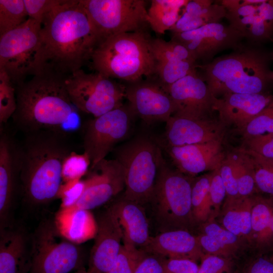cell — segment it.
I'll return each instance as SVG.
<instances>
[{
  "label": "cell",
  "mask_w": 273,
  "mask_h": 273,
  "mask_svg": "<svg viewBox=\"0 0 273 273\" xmlns=\"http://www.w3.org/2000/svg\"><path fill=\"white\" fill-rule=\"evenodd\" d=\"M40 37L47 68L65 75L81 69L99 43L80 0H56L42 21Z\"/></svg>",
  "instance_id": "cell-1"
},
{
  "label": "cell",
  "mask_w": 273,
  "mask_h": 273,
  "mask_svg": "<svg viewBox=\"0 0 273 273\" xmlns=\"http://www.w3.org/2000/svg\"><path fill=\"white\" fill-rule=\"evenodd\" d=\"M66 76L47 68L16 85L17 109L12 118L19 130L25 134L40 130L66 133L68 123L78 121L79 111L66 89Z\"/></svg>",
  "instance_id": "cell-2"
},
{
  "label": "cell",
  "mask_w": 273,
  "mask_h": 273,
  "mask_svg": "<svg viewBox=\"0 0 273 273\" xmlns=\"http://www.w3.org/2000/svg\"><path fill=\"white\" fill-rule=\"evenodd\" d=\"M25 135L20 145L23 197L31 205L46 204L57 198L63 164L73 151L64 132L40 130Z\"/></svg>",
  "instance_id": "cell-3"
},
{
  "label": "cell",
  "mask_w": 273,
  "mask_h": 273,
  "mask_svg": "<svg viewBox=\"0 0 273 273\" xmlns=\"http://www.w3.org/2000/svg\"><path fill=\"white\" fill-rule=\"evenodd\" d=\"M202 77L216 98L228 93H265L269 71L265 56L258 50L241 44L231 53L197 65Z\"/></svg>",
  "instance_id": "cell-4"
},
{
  "label": "cell",
  "mask_w": 273,
  "mask_h": 273,
  "mask_svg": "<svg viewBox=\"0 0 273 273\" xmlns=\"http://www.w3.org/2000/svg\"><path fill=\"white\" fill-rule=\"evenodd\" d=\"M144 30L109 37L94 50L90 60L96 72L129 83L155 74L152 41Z\"/></svg>",
  "instance_id": "cell-5"
},
{
  "label": "cell",
  "mask_w": 273,
  "mask_h": 273,
  "mask_svg": "<svg viewBox=\"0 0 273 273\" xmlns=\"http://www.w3.org/2000/svg\"><path fill=\"white\" fill-rule=\"evenodd\" d=\"M115 153L123 170V198L142 205L150 202L165 161L160 148L150 139L142 136L119 147Z\"/></svg>",
  "instance_id": "cell-6"
},
{
  "label": "cell",
  "mask_w": 273,
  "mask_h": 273,
  "mask_svg": "<svg viewBox=\"0 0 273 273\" xmlns=\"http://www.w3.org/2000/svg\"><path fill=\"white\" fill-rule=\"evenodd\" d=\"M41 24L28 18L15 29L0 35V69L16 85L29 75L47 68L40 37Z\"/></svg>",
  "instance_id": "cell-7"
},
{
  "label": "cell",
  "mask_w": 273,
  "mask_h": 273,
  "mask_svg": "<svg viewBox=\"0 0 273 273\" xmlns=\"http://www.w3.org/2000/svg\"><path fill=\"white\" fill-rule=\"evenodd\" d=\"M193 179L170 168L165 161L159 172L150 202L163 231L186 230L195 222L192 211Z\"/></svg>",
  "instance_id": "cell-8"
},
{
  "label": "cell",
  "mask_w": 273,
  "mask_h": 273,
  "mask_svg": "<svg viewBox=\"0 0 273 273\" xmlns=\"http://www.w3.org/2000/svg\"><path fill=\"white\" fill-rule=\"evenodd\" d=\"M65 82L75 108L94 117L123 105L125 85L101 73H86L80 69L67 75Z\"/></svg>",
  "instance_id": "cell-9"
},
{
  "label": "cell",
  "mask_w": 273,
  "mask_h": 273,
  "mask_svg": "<svg viewBox=\"0 0 273 273\" xmlns=\"http://www.w3.org/2000/svg\"><path fill=\"white\" fill-rule=\"evenodd\" d=\"M31 254L28 273H72L82 267L79 245L63 238L49 222L36 230Z\"/></svg>",
  "instance_id": "cell-10"
},
{
  "label": "cell",
  "mask_w": 273,
  "mask_h": 273,
  "mask_svg": "<svg viewBox=\"0 0 273 273\" xmlns=\"http://www.w3.org/2000/svg\"><path fill=\"white\" fill-rule=\"evenodd\" d=\"M80 1L97 34L98 44L117 34L144 30L148 24L143 0Z\"/></svg>",
  "instance_id": "cell-11"
},
{
  "label": "cell",
  "mask_w": 273,
  "mask_h": 273,
  "mask_svg": "<svg viewBox=\"0 0 273 273\" xmlns=\"http://www.w3.org/2000/svg\"><path fill=\"white\" fill-rule=\"evenodd\" d=\"M135 116L129 105H124L88 120L83 136L84 152L94 168L123 140L131 128Z\"/></svg>",
  "instance_id": "cell-12"
},
{
  "label": "cell",
  "mask_w": 273,
  "mask_h": 273,
  "mask_svg": "<svg viewBox=\"0 0 273 273\" xmlns=\"http://www.w3.org/2000/svg\"><path fill=\"white\" fill-rule=\"evenodd\" d=\"M243 38L242 34L230 25L216 22L193 30L172 34L171 40L184 45L197 61L201 60L206 64L213 60L220 51L239 48Z\"/></svg>",
  "instance_id": "cell-13"
},
{
  "label": "cell",
  "mask_w": 273,
  "mask_h": 273,
  "mask_svg": "<svg viewBox=\"0 0 273 273\" xmlns=\"http://www.w3.org/2000/svg\"><path fill=\"white\" fill-rule=\"evenodd\" d=\"M125 98L135 116L147 122H166L176 111L169 94L157 82L140 80L129 83Z\"/></svg>",
  "instance_id": "cell-14"
},
{
  "label": "cell",
  "mask_w": 273,
  "mask_h": 273,
  "mask_svg": "<svg viewBox=\"0 0 273 273\" xmlns=\"http://www.w3.org/2000/svg\"><path fill=\"white\" fill-rule=\"evenodd\" d=\"M85 178L86 188L72 207L90 210L100 207L125 188L123 170L116 159H105L98 163Z\"/></svg>",
  "instance_id": "cell-15"
},
{
  "label": "cell",
  "mask_w": 273,
  "mask_h": 273,
  "mask_svg": "<svg viewBox=\"0 0 273 273\" xmlns=\"http://www.w3.org/2000/svg\"><path fill=\"white\" fill-rule=\"evenodd\" d=\"M98 231L91 249L87 273H108L122 245L121 226L111 206L97 220Z\"/></svg>",
  "instance_id": "cell-16"
},
{
  "label": "cell",
  "mask_w": 273,
  "mask_h": 273,
  "mask_svg": "<svg viewBox=\"0 0 273 273\" xmlns=\"http://www.w3.org/2000/svg\"><path fill=\"white\" fill-rule=\"evenodd\" d=\"M174 102L175 113L197 118H211L216 99L198 73L188 75L166 90Z\"/></svg>",
  "instance_id": "cell-17"
},
{
  "label": "cell",
  "mask_w": 273,
  "mask_h": 273,
  "mask_svg": "<svg viewBox=\"0 0 273 273\" xmlns=\"http://www.w3.org/2000/svg\"><path fill=\"white\" fill-rule=\"evenodd\" d=\"M167 146L179 147L222 141L223 125L211 118H197L177 113L166 122Z\"/></svg>",
  "instance_id": "cell-18"
},
{
  "label": "cell",
  "mask_w": 273,
  "mask_h": 273,
  "mask_svg": "<svg viewBox=\"0 0 273 273\" xmlns=\"http://www.w3.org/2000/svg\"><path fill=\"white\" fill-rule=\"evenodd\" d=\"M165 148L176 169L189 176L215 170L225 157L222 141Z\"/></svg>",
  "instance_id": "cell-19"
},
{
  "label": "cell",
  "mask_w": 273,
  "mask_h": 273,
  "mask_svg": "<svg viewBox=\"0 0 273 273\" xmlns=\"http://www.w3.org/2000/svg\"><path fill=\"white\" fill-rule=\"evenodd\" d=\"M273 96L259 94L228 93L216 98L213 107L223 124L233 125L242 129L251 120L268 107Z\"/></svg>",
  "instance_id": "cell-20"
},
{
  "label": "cell",
  "mask_w": 273,
  "mask_h": 273,
  "mask_svg": "<svg viewBox=\"0 0 273 273\" xmlns=\"http://www.w3.org/2000/svg\"><path fill=\"white\" fill-rule=\"evenodd\" d=\"M0 136V222L6 228L20 172V149L10 135L1 131Z\"/></svg>",
  "instance_id": "cell-21"
},
{
  "label": "cell",
  "mask_w": 273,
  "mask_h": 273,
  "mask_svg": "<svg viewBox=\"0 0 273 273\" xmlns=\"http://www.w3.org/2000/svg\"><path fill=\"white\" fill-rule=\"evenodd\" d=\"M142 249L148 253L164 258L189 259L196 261L201 260L206 254L197 237L186 230L161 232L157 235L151 237Z\"/></svg>",
  "instance_id": "cell-22"
},
{
  "label": "cell",
  "mask_w": 273,
  "mask_h": 273,
  "mask_svg": "<svg viewBox=\"0 0 273 273\" xmlns=\"http://www.w3.org/2000/svg\"><path fill=\"white\" fill-rule=\"evenodd\" d=\"M111 206L122 230L123 244L143 249L151 236L148 219L142 205L122 198Z\"/></svg>",
  "instance_id": "cell-23"
},
{
  "label": "cell",
  "mask_w": 273,
  "mask_h": 273,
  "mask_svg": "<svg viewBox=\"0 0 273 273\" xmlns=\"http://www.w3.org/2000/svg\"><path fill=\"white\" fill-rule=\"evenodd\" d=\"M54 224L63 238L77 245L94 239L98 231L97 220L90 210L75 207L60 208Z\"/></svg>",
  "instance_id": "cell-24"
},
{
  "label": "cell",
  "mask_w": 273,
  "mask_h": 273,
  "mask_svg": "<svg viewBox=\"0 0 273 273\" xmlns=\"http://www.w3.org/2000/svg\"><path fill=\"white\" fill-rule=\"evenodd\" d=\"M184 8L179 19L170 30L172 34L189 31L207 24L219 22L226 15L224 6L214 4L212 1H188Z\"/></svg>",
  "instance_id": "cell-25"
},
{
  "label": "cell",
  "mask_w": 273,
  "mask_h": 273,
  "mask_svg": "<svg viewBox=\"0 0 273 273\" xmlns=\"http://www.w3.org/2000/svg\"><path fill=\"white\" fill-rule=\"evenodd\" d=\"M253 198L225 199L221 211L222 226L238 237L251 238Z\"/></svg>",
  "instance_id": "cell-26"
},
{
  "label": "cell",
  "mask_w": 273,
  "mask_h": 273,
  "mask_svg": "<svg viewBox=\"0 0 273 273\" xmlns=\"http://www.w3.org/2000/svg\"><path fill=\"white\" fill-rule=\"evenodd\" d=\"M25 253V238L22 232L1 229L0 273H23Z\"/></svg>",
  "instance_id": "cell-27"
},
{
  "label": "cell",
  "mask_w": 273,
  "mask_h": 273,
  "mask_svg": "<svg viewBox=\"0 0 273 273\" xmlns=\"http://www.w3.org/2000/svg\"><path fill=\"white\" fill-rule=\"evenodd\" d=\"M197 238L203 252L206 254L225 258L236 249L239 238L213 220L204 223L203 233Z\"/></svg>",
  "instance_id": "cell-28"
},
{
  "label": "cell",
  "mask_w": 273,
  "mask_h": 273,
  "mask_svg": "<svg viewBox=\"0 0 273 273\" xmlns=\"http://www.w3.org/2000/svg\"><path fill=\"white\" fill-rule=\"evenodd\" d=\"M188 1L152 0L147 10V22L153 30L162 34L170 30L179 19V12Z\"/></svg>",
  "instance_id": "cell-29"
},
{
  "label": "cell",
  "mask_w": 273,
  "mask_h": 273,
  "mask_svg": "<svg viewBox=\"0 0 273 273\" xmlns=\"http://www.w3.org/2000/svg\"><path fill=\"white\" fill-rule=\"evenodd\" d=\"M212 171L192 180V211L195 222H205L210 219L208 197Z\"/></svg>",
  "instance_id": "cell-30"
},
{
  "label": "cell",
  "mask_w": 273,
  "mask_h": 273,
  "mask_svg": "<svg viewBox=\"0 0 273 273\" xmlns=\"http://www.w3.org/2000/svg\"><path fill=\"white\" fill-rule=\"evenodd\" d=\"M232 154L239 197H250L257 189L252 160L244 149L239 150Z\"/></svg>",
  "instance_id": "cell-31"
},
{
  "label": "cell",
  "mask_w": 273,
  "mask_h": 273,
  "mask_svg": "<svg viewBox=\"0 0 273 273\" xmlns=\"http://www.w3.org/2000/svg\"><path fill=\"white\" fill-rule=\"evenodd\" d=\"M196 63L185 61L156 62L155 74L166 90L171 84L190 74L198 73Z\"/></svg>",
  "instance_id": "cell-32"
},
{
  "label": "cell",
  "mask_w": 273,
  "mask_h": 273,
  "mask_svg": "<svg viewBox=\"0 0 273 273\" xmlns=\"http://www.w3.org/2000/svg\"><path fill=\"white\" fill-rule=\"evenodd\" d=\"M152 51L156 62L185 61L196 63L193 54L184 45L172 40L152 39Z\"/></svg>",
  "instance_id": "cell-33"
},
{
  "label": "cell",
  "mask_w": 273,
  "mask_h": 273,
  "mask_svg": "<svg viewBox=\"0 0 273 273\" xmlns=\"http://www.w3.org/2000/svg\"><path fill=\"white\" fill-rule=\"evenodd\" d=\"M27 16L24 0H0V35L21 25Z\"/></svg>",
  "instance_id": "cell-34"
},
{
  "label": "cell",
  "mask_w": 273,
  "mask_h": 273,
  "mask_svg": "<svg viewBox=\"0 0 273 273\" xmlns=\"http://www.w3.org/2000/svg\"><path fill=\"white\" fill-rule=\"evenodd\" d=\"M253 164L257 189L273 197V160L244 149Z\"/></svg>",
  "instance_id": "cell-35"
},
{
  "label": "cell",
  "mask_w": 273,
  "mask_h": 273,
  "mask_svg": "<svg viewBox=\"0 0 273 273\" xmlns=\"http://www.w3.org/2000/svg\"><path fill=\"white\" fill-rule=\"evenodd\" d=\"M17 109L16 88L10 76L0 69V125L7 123Z\"/></svg>",
  "instance_id": "cell-36"
},
{
  "label": "cell",
  "mask_w": 273,
  "mask_h": 273,
  "mask_svg": "<svg viewBox=\"0 0 273 273\" xmlns=\"http://www.w3.org/2000/svg\"><path fill=\"white\" fill-rule=\"evenodd\" d=\"M148 254L142 249L122 244L119 254L108 273H134Z\"/></svg>",
  "instance_id": "cell-37"
},
{
  "label": "cell",
  "mask_w": 273,
  "mask_h": 273,
  "mask_svg": "<svg viewBox=\"0 0 273 273\" xmlns=\"http://www.w3.org/2000/svg\"><path fill=\"white\" fill-rule=\"evenodd\" d=\"M273 215V197L253 198L251 240L264 230Z\"/></svg>",
  "instance_id": "cell-38"
},
{
  "label": "cell",
  "mask_w": 273,
  "mask_h": 273,
  "mask_svg": "<svg viewBox=\"0 0 273 273\" xmlns=\"http://www.w3.org/2000/svg\"><path fill=\"white\" fill-rule=\"evenodd\" d=\"M240 130L245 140L273 134V106L271 103Z\"/></svg>",
  "instance_id": "cell-39"
},
{
  "label": "cell",
  "mask_w": 273,
  "mask_h": 273,
  "mask_svg": "<svg viewBox=\"0 0 273 273\" xmlns=\"http://www.w3.org/2000/svg\"><path fill=\"white\" fill-rule=\"evenodd\" d=\"M90 161L87 155L72 151L65 159L62 167L63 183L81 179L88 172Z\"/></svg>",
  "instance_id": "cell-40"
},
{
  "label": "cell",
  "mask_w": 273,
  "mask_h": 273,
  "mask_svg": "<svg viewBox=\"0 0 273 273\" xmlns=\"http://www.w3.org/2000/svg\"><path fill=\"white\" fill-rule=\"evenodd\" d=\"M85 188V178L63 183L60 187L57 198L61 200L60 208H69L75 205L81 197Z\"/></svg>",
  "instance_id": "cell-41"
},
{
  "label": "cell",
  "mask_w": 273,
  "mask_h": 273,
  "mask_svg": "<svg viewBox=\"0 0 273 273\" xmlns=\"http://www.w3.org/2000/svg\"><path fill=\"white\" fill-rule=\"evenodd\" d=\"M219 168V167L212 171L209 191L210 220H214V218L219 214L220 207L226 197L225 188L221 179Z\"/></svg>",
  "instance_id": "cell-42"
},
{
  "label": "cell",
  "mask_w": 273,
  "mask_h": 273,
  "mask_svg": "<svg viewBox=\"0 0 273 273\" xmlns=\"http://www.w3.org/2000/svg\"><path fill=\"white\" fill-rule=\"evenodd\" d=\"M219 170L221 179L225 188L226 198L233 199L240 197L232 153L225 156L221 163Z\"/></svg>",
  "instance_id": "cell-43"
},
{
  "label": "cell",
  "mask_w": 273,
  "mask_h": 273,
  "mask_svg": "<svg viewBox=\"0 0 273 273\" xmlns=\"http://www.w3.org/2000/svg\"><path fill=\"white\" fill-rule=\"evenodd\" d=\"M230 268L226 258L206 254L201 259L198 273H229Z\"/></svg>",
  "instance_id": "cell-44"
},
{
  "label": "cell",
  "mask_w": 273,
  "mask_h": 273,
  "mask_svg": "<svg viewBox=\"0 0 273 273\" xmlns=\"http://www.w3.org/2000/svg\"><path fill=\"white\" fill-rule=\"evenodd\" d=\"M56 2V0H24L28 18L41 25L45 16Z\"/></svg>",
  "instance_id": "cell-45"
},
{
  "label": "cell",
  "mask_w": 273,
  "mask_h": 273,
  "mask_svg": "<svg viewBox=\"0 0 273 273\" xmlns=\"http://www.w3.org/2000/svg\"><path fill=\"white\" fill-rule=\"evenodd\" d=\"M248 149L259 155L273 160V134L258 136L245 140Z\"/></svg>",
  "instance_id": "cell-46"
},
{
  "label": "cell",
  "mask_w": 273,
  "mask_h": 273,
  "mask_svg": "<svg viewBox=\"0 0 273 273\" xmlns=\"http://www.w3.org/2000/svg\"><path fill=\"white\" fill-rule=\"evenodd\" d=\"M199 266L193 260L167 258L164 261V273H198Z\"/></svg>",
  "instance_id": "cell-47"
},
{
  "label": "cell",
  "mask_w": 273,
  "mask_h": 273,
  "mask_svg": "<svg viewBox=\"0 0 273 273\" xmlns=\"http://www.w3.org/2000/svg\"><path fill=\"white\" fill-rule=\"evenodd\" d=\"M165 259V258L155 254H148L134 273H164Z\"/></svg>",
  "instance_id": "cell-48"
},
{
  "label": "cell",
  "mask_w": 273,
  "mask_h": 273,
  "mask_svg": "<svg viewBox=\"0 0 273 273\" xmlns=\"http://www.w3.org/2000/svg\"><path fill=\"white\" fill-rule=\"evenodd\" d=\"M253 240L262 249L273 248V215L266 228Z\"/></svg>",
  "instance_id": "cell-49"
},
{
  "label": "cell",
  "mask_w": 273,
  "mask_h": 273,
  "mask_svg": "<svg viewBox=\"0 0 273 273\" xmlns=\"http://www.w3.org/2000/svg\"><path fill=\"white\" fill-rule=\"evenodd\" d=\"M247 273H273V261L259 257L252 263Z\"/></svg>",
  "instance_id": "cell-50"
},
{
  "label": "cell",
  "mask_w": 273,
  "mask_h": 273,
  "mask_svg": "<svg viewBox=\"0 0 273 273\" xmlns=\"http://www.w3.org/2000/svg\"><path fill=\"white\" fill-rule=\"evenodd\" d=\"M72 273H87V272H86V269H85L84 268L82 267Z\"/></svg>",
  "instance_id": "cell-51"
},
{
  "label": "cell",
  "mask_w": 273,
  "mask_h": 273,
  "mask_svg": "<svg viewBox=\"0 0 273 273\" xmlns=\"http://www.w3.org/2000/svg\"><path fill=\"white\" fill-rule=\"evenodd\" d=\"M269 78L271 81L273 82V71H270L269 73Z\"/></svg>",
  "instance_id": "cell-52"
},
{
  "label": "cell",
  "mask_w": 273,
  "mask_h": 273,
  "mask_svg": "<svg viewBox=\"0 0 273 273\" xmlns=\"http://www.w3.org/2000/svg\"><path fill=\"white\" fill-rule=\"evenodd\" d=\"M271 104L273 106V101H272V102L271 103Z\"/></svg>",
  "instance_id": "cell-53"
},
{
  "label": "cell",
  "mask_w": 273,
  "mask_h": 273,
  "mask_svg": "<svg viewBox=\"0 0 273 273\" xmlns=\"http://www.w3.org/2000/svg\"><path fill=\"white\" fill-rule=\"evenodd\" d=\"M272 261H273V259H271Z\"/></svg>",
  "instance_id": "cell-54"
}]
</instances>
